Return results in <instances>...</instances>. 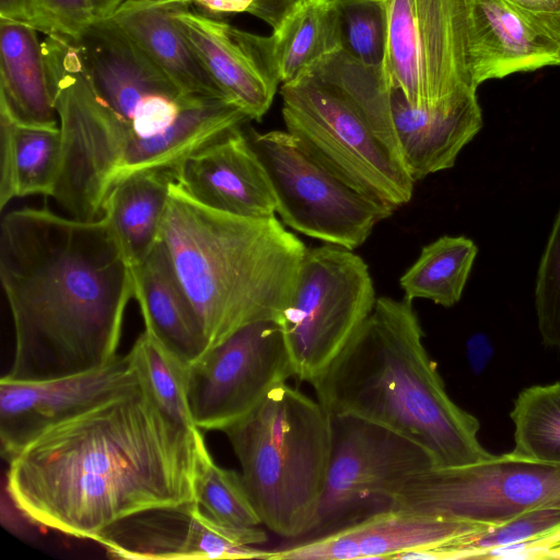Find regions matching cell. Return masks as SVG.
<instances>
[{
	"label": "cell",
	"instance_id": "6da1fadb",
	"mask_svg": "<svg viewBox=\"0 0 560 560\" xmlns=\"http://www.w3.org/2000/svg\"><path fill=\"white\" fill-rule=\"evenodd\" d=\"M203 434L141 380L48 428L11 460L5 490L32 524L95 540L135 514L196 501Z\"/></svg>",
	"mask_w": 560,
	"mask_h": 560
},
{
	"label": "cell",
	"instance_id": "7a4b0ae2",
	"mask_svg": "<svg viewBox=\"0 0 560 560\" xmlns=\"http://www.w3.org/2000/svg\"><path fill=\"white\" fill-rule=\"evenodd\" d=\"M0 232V280L14 329L12 365L1 378L56 380L112 362L133 280L108 220L22 208L2 218Z\"/></svg>",
	"mask_w": 560,
	"mask_h": 560
},
{
	"label": "cell",
	"instance_id": "3957f363",
	"mask_svg": "<svg viewBox=\"0 0 560 560\" xmlns=\"http://www.w3.org/2000/svg\"><path fill=\"white\" fill-rule=\"evenodd\" d=\"M412 301L377 298L370 315L311 383L317 401L393 430L425 448L435 468L494 455L478 440V419L448 396L424 343Z\"/></svg>",
	"mask_w": 560,
	"mask_h": 560
},
{
	"label": "cell",
	"instance_id": "277c9868",
	"mask_svg": "<svg viewBox=\"0 0 560 560\" xmlns=\"http://www.w3.org/2000/svg\"><path fill=\"white\" fill-rule=\"evenodd\" d=\"M160 241L199 318L208 351L248 324L278 322L307 249L276 217L245 218L210 208L176 179Z\"/></svg>",
	"mask_w": 560,
	"mask_h": 560
},
{
	"label": "cell",
	"instance_id": "5b68a950",
	"mask_svg": "<svg viewBox=\"0 0 560 560\" xmlns=\"http://www.w3.org/2000/svg\"><path fill=\"white\" fill-rule=\"evenodd\" d=\"M261 520L275 534L302 539L312 529L331 450V416L287 383L273 387L223 431Z\"/></svg>",
	"mask_w": 560,
	"mask_h": 560
},
{
	"label": "cell",
	"instance_id": "8992f818",
	"mask_svg": "<svg viewBox=\"0 0 560 560\" xmlns=\"http://www.w3.org/2000/svg\"><path fill=\"white\" fill-rule=\"evenodd\" d=\"M280 94L287 131L328 171L394 209L410 201L415 180L385 107L357 100L313 67Z\"/></svg>",
	"mask_w": 560,
	"mask_h": 560
},
{
	"label": "cell",
	"instance_id": "52a82bcc",
	"mask_svg": "<svg viewBox=\"0 0 560 560\" xmlns=\"http://www.w3.org/2000/svg\"><path fill=\"white\" fill-rule=\"evenodd\" d=\"M369 267L351 249L325 244L306 249L278 325L299 382L312 383L372 312Z\"/></svg>",
	"mask_w": 560,
	"mask_h": 560
},
{
	"label": "cell",
	"instance_id": "ba28073f",
	"mask_svg": "<svg viewBox=\"0 0 560 560\" xmlns=\"http://www.w3.org/2000/svg\"><path fill=\"white\" fill-rule=\"evenodd\" d=\"M330 416L331 450L325 486L314 525L302 539L393 510L401 483L434 467L425 448L393 430L353 416Z\"/></svg>",
	"mask_w": 560,
	"mask_h": 560
},
{
	"label": "cell",
	"instance_id": "9c48e42d",
	"mask_svg": "<svg viewBox=\"0 0 560 560\" xmlns=\"http://www.w3.org/2000/svg\"><path fill=\"white\" fill-rule=\"evenodd\" d=\"M384 72L420 108H452L476 96L468 61L467 0H386Z\"/></svg>",
	"mask_w": 560,
	"mask_h": 560
},
{
	"label": "cell",
	"instance_id": "30bf717a",
	"mask_svg": "<svg viewBox=\"0 0 560 560\" xmlns=\"http://www.w3.org/2000/svg\"><path fill=\"white\" fill-rule=\"evenodd\" d=\"M538 509H560V465L508 453L415 474L398 488L393 505V510L490 526Z\"/></svg>",
	"mask_w": 560,
	"mask_h": 560
},
{
	"label": "cell",
	"instance_id": "8fae6325",
	"mask_svg": "<svg viewBox=\"0 0 560 560\" xmlns=\"http://www.w3.org/2000/svg\"><path fill=\"white\" fill-rule=\"evenodd\" d=\"M262 162L284 225L353 250L394 208L368 197L328 171L287 130L247 135Z\"/></svg>",
	"mask_w": 560,
	"mask_h": 560
},
{
	"label": "cell",
	"instance_id": "7c38bea8",
	"mask_svg": "<svg viewBox=\"0 0 560 560\" xmlns=\"http://www.w3.org/2000/svg\"><path fill=\"white\" fill-rule=\"evenodd\" d=\"M291 377L294 370L278 323L248 324L189 366L194 423L200 430L223 431Z\"/></svg>",
	"mask_w": 560,
	"mask_h": 560
},
{
	"label": "cell",
	"instance_id": "4fadbf2b",
	"mask_svg": "<svg viewBox=\"0 0 560 560\" xmlns=\"http://www.w3.org/2000/svg\"><path fill=\"white\" fill-rule=\"evenodd\" d=\"M71 38L95 93L137 138L167 130L197 97L182 92L110 16Z\"/></svg>",
	"mask_w": 560,
	"mask_h": 560
},
{
	"label": "cell",
	"instance_id": "5bb4252c",
	"mask_svg": "<svg viewBox=\"0 0 560 560\" xmlns=\"http://www.w3.org/2000/svg\"><path fill=\"white\" fill-rule=\"evenodd\" d=\"M268 536L256 527L224 525L197 503L148 510L106 528L95 541L119 559H264Z\"/></svg>",
	"mask_w": 560,
	"mask_h": 560
},
{
	"label": "cell",
	"instance_id": "9a60e30c",
	"mask_svg": "<svg viewBox=\"0 0 560 560\" xmlns=\"http://www.w3.org/2000/svg\"><path fill=\"white\" fill-rule=\"evenodd\" d=\"M129 353L79 375L36 382L0 380V445L9 462L31 441L114 394L138 383Z\"/></svg>",
	"mask_w": 560,
	"mask_h": 560
},
{
	"label": "cell",
	"instance_id": "2e32d148",
	"mask_svg": "<svg viewBox=\"0 0 560 560\" xmlns=\"http://www.w3.org/2000/svg\"><path fill=\"white\" fill-rule=\"evenodd\" d=\"M174 3L171 16L222 93L249 119L268 112L280 83L270 36H259Z\"/></svg>",
	"mask_w": 560,
	"mask_h": 560
},
{
	"label": "cell",
	"instance_id": "e0dca14e",
	"mask_svg": "<svg viewBox=\"0 0 560 560\" xmlns=\"http://www.w3.org/2000/svg\"><path fill=\"white\" fill-rule=\"evenodd\" d=\"M490 525L390 510L327 535L270 550L268 560L395 559L439 547Z\"/></svg>",
	"mask_w": 560,
	"mask_h": 560
},
{
	"label": "cell",
	"instance_id": "ac0fdd59",
	"mask_svg": "<svg viewBox=\"0 0 560 560\" xmlns=\"http://www.w3.org/2000/svg\"><path fill=\"white\" fill-rule=\"evenodd\" d=\"M176 182L194 199L238 217H275L277 200L269 175L241 127L190 154Z\"/></svg>",
	"mask_w": 560,
	"mask_h": 560
},
{
	"label": "cell",
	"instance_id": "d6986e66",
	"mask_svg": "<svg viewBox=\"0 0 560 560\" xmlns=\"http://www.w3.org/2000/svg\"><path fill=\"white\" fill-rule=\"evenodd\" d=\"M468 61L474 84L560 65V31L502 0H467Z\"/></svg>",
	"mask_w": 560,
	"mask_h": 560
},
{
	"label": "cell",
	"instance_id": "ffe728a7",
	"mask_svg": "<svg viewBox=\"0 0 560 560\" xmlns=\"http://www.w3.org/2000/svg\"><path fill=\"white\" fill-rule=\"evenodd\" d=\"M387 85L392 125L411 178L416 182L453 167L482 127L477 95L452 108L428 109L411 105L388 80Z\"/></svg>",
	"mask_w": 560,
	"mask_h": 560
},
{
	"label": "cell",
	"instance_id": "44dd1931",
	"mask_svg": "<svg viewBox=\"0 0 560 560\" xmlns=\"http://www.w3.org/2000/svg\"><path fill=\"white\" fill-rule=\"evenodd\" d=\"M131 272L144 331L184 364L192 365L208 352L207 338L160 240Z\"/></svg>",
	"mask_w": 560,
	"mask_h": 560
},
{
	"label": "cell",
	"instance_id": "7402d4cb",
	"mask_svg": "<svg viewBox=\"0 0 560 560\" xmlns=\"http://www.w3.org/2000/svg\"><path fill=\"white\" fill-rule=\"evenodd\" d=\"M37 32L30 25L0 19V112L21 124L57 126Z\"/></svg>",
	"mask_w": 560,
	"mask_h": 560
},
{
	"label": "cell",
	"instance_id": "603a6c76",
	"mask_svg": "<svg viewBox=\"0 0 560 560\" xmlns=\"http://www.w3.org/2000/svg\"><path fill=\"white\" fill-rule=\"evenodd\" d=\"M172 4L126 0L110 18L182 92L191 96L226 97L175 25Z\"/></svg>",
	"mask_w": 560,
	"mask_h": 560
},
{
	"label": "cell",
	"instance_id": "cb8c5ba5",
	"mask_svg": "<svg viewBox=\"0 0 560 560\" xmlns=\"http://www.w3.org/2000/svg\"><path fill=\"white\" fill-rule=\"evenodd\" d=\"M61 153L58 126L25 125L0 112V208L14 198L51 196Z\"/></svg>",
	"mask_w": 560,
	"mask_h": 560
},
{
	"label": "cell",
	"instance_id": "d4e9b609",
	"mask_svg": "<svg viewBox=\"0 0 560 560\" xmlns=\"http://www.w3.org/2000/svg\"><path fill=\"white\" fill-rule=\"evenodd\" d=\"M175 170L137 173L109 191L103 214L110 223L130 267L139 265L160 240Z\"/></svg>",
	"mask_w": 560,
	"mask_h": 560
},
{
	"label": "cell",
	"instance_id": "484cf974",
	"mask_svg": "<svg viewBox=\"0 0 560 560\" xmlns=\"http://www.w3.org/2000/svg\"><path fill=\"white\" fill-rule=\"evenodd\" d=\"M280 83L339 49L335 0H296L270 36Z\"/></svg>",
	"mask_w": 560,
	"mask_h": 560
},
{
	"label": "cell",
	"instance_id": "4316f807",
	"mask_svg": "<svg viewBox=\"0 0 560 560\" xmlns=\"http://www.w3.org/2000/svg\"><path fill=\"white\" fill-rule=\"evenodd\" d=\"M477 253L476 244L465 236L444 235L428 244L399 280L405 298L427 299L445 307L455 305Z\"/></svg>",
	"mask_w": 560,
	"mask_h": 560
},
{
	"label": "cell",
	"instance_id": "83f0119b",
	"mask_svg": "<svg viewBox=\"0 0 560 560\" xmlns=\"http://www.w3.org/2000/svg\"><path fill=\"white\" fill-rule=\"evenodd\" d=\"M510 417L514 424L510 456L560 465V382L524 388Z\"/></svg>",
	"mask_w": 560,
	"mask_h": 560
},
{
	"label": "cell",
	"instance_id": "f1b7e54d",
	"mask_svg": "<svg viewBox=\"0 0 560 560\" xmlns=\"http://www.w3.org/2000/svg\"><path fill=\"white\" fill-rule=\"evenodd\" d=\"M128 353L140 380L158 404L178 422L197 428L188 404L189 366L147 331L137 338Z\"/></svg>",
	"mask_w": 560,
	"mask_h": 560
},
{
	"label": "cell",
	"instance_id": "f546056e",
	"mask_svg": "<svg viewBox=\"0 0 560 560\" xmlns=\"http://www.w3.org/2000/svg\"><path fill=\"white\" fill-rule=\"evenodd\" d=\"M339 49L368 68L386 60L388 16L383 0H335Z\"/></svg>",
	"mask_w": 560,
	"mask_h": 560
},
{
	"label": "cell",
	"instance_id": "4dcf8cb0",
	"mask_svg": "<svg viewBox=\"0 0 560 560\" xmlns=\"http://www.w3.org/2000/svg\"><path fill=\"white\" fill-rule=\"evenodd\" d=\"M195 498L215 521L234 527H256L261 520L250 500L242 475L218 466L208 452L200 464Z\"/></svg>",
	"mask_w": 560,
	"mask_h": 560
},
{
	"label": "cell",
	"instance_id": "1f68e13d",
	"mask_svg": "<svg viewBox=\"0 0 560 560\" xmlns=\"http://www.w3.org/2000/svg\"><path fill=\"white\" fill-rule=\"evenodd\" d=\"M534 295L541 340L560 350V210L541 255Z\"/></svg>",
	"mask_w": 560,
	"mask_h": 560
},
{
	"label": "cell",
	"instance_id": "d6a6232c",
	"mask_svg": "<svg viewBox=\"0 0 560 560\" xmlns=\"http://www.w3.org/2000/svg\"><path fill=\"white\" fill-rule=\"evenodd\" d=\"M49 35L77 37L96 16L91 0H37Z\"/></svg>",
	"mask_w": 560,
	"mask_h": 560
},
{
	"label": "cell",
	"instance_id": "836d02e7",
	"mask_svg": "<svg viewBox=\"0 0 560 560\" xmlns=\"http://www.w3.org/2000/svg\"><path fill=\"white\" fill-rule=\"evenodd\" d=\"M0 19L30 25L45 35L50 34L37 0H0Z\"/></svg>",
	"mask_w": 560,
	"mask_h": 560
},
{
	"label": "cell",
	"instance_id": "e575fe53",
	"mask_svg": "<svg viewBox=\"0 0 560 560\" xmlns=\"http://www.w3.org/2000/svg\"><path fill=\"white\" fill-rule=\"evenodd\" d=\"M521 13L560 31V0H502Z\"/></svg>",
	"mask_w": 560,
	"mask_h": 560
},
{
	"label": "cell",
	"instance_id": "d590c367",
	"mask_svg": "<svg viewBox=\"0 0 560 560\" xmlns=\"http://www.w3.org/2000/svg\"><path fill=\"white\" fill-rule=\"evenodd\" d=\"M296 0H255L248 13L268 23L272 28Z\"/></svg>",
	"mask_w": 560,
	"mask_h": 560
},
{
	"label": "cell",
	"instance_id": "8d00e7d4",
	"mask_svg": "<svg viewBox=\"0 0 560 560\" xmlns=\"http://www.w3.org/2000/svg\"><path fill=\"white\" fill-rule=\"evenodd\" d=\"M491 357V346L485 335L478 334L467 342V358L475 373L481 372Z\"/></svg>",
	"mask_w": 560,
	"mask_h": 560
},
{
	"label": "cell",
	"instance_id": "74e56055",
	"mask_svg": "<svg viewBox=\"0 0 560 560\" xmlns=\"http://www.w3.org/2000/svg\"><path fill=\"white\" fill-rule=\"evenodd\" d=\"M255 0H195L199 7L211 13L248 12Z\"/></svg>",
	"mask_w": 560,
	"mask_h": 560
},
{
	"label": "cell",
	"instance_id": "f35d334b",
	"mask_svg": "<svg viewBox=\"0 0 560 560\" xmlns=\"http://www.w3.org/2000/svg\"><path fill=\"white\" fill-rule=\"evenodd\" d=\"M125 1L126 0H91L96 19L112 16Z\"/></svg>",
	"mask_w": 560,
	"mask_h": 560
},
{
	"label": "cell",
	"instance_id": "ab89813d",
	"mask_svg": "<svg viewBox=\"0 0 560 560\" xmlns=\"http://www.w3.org/2000/svg\"><path fill=\"white\" fill-rule=\"evenodd\" d=\"M142 1H152V2H161V3H179V4H188L190 2H195V0H142Z\"/></svg>",
	"mask_w": 560,
	"mask_h": 560
},
{
	"label": "cell",
	"instance_id": "60d3db41",
	"mask_svg": "<svg viewBox=\"0 0 560 560\" xmlns=\"http://www.w3.org/2000/svg\"><path fill=\"white\" fill-rule=\"evenodd\" d=\"M546 558H560V542L548 551Z\"/></svg>",
	"mask_w": 560,
	"mask_h": 560
},
{
	"label": "cell",
	"instance_id": "b9f144b4",
	"mask_svg": "<svg viewBox=\"0 0 560 560\" xmlns=\"http://www.w3.org/2000/svg\"><path fill=\"white\" fill-rule=\"evenodd\" d=\"M383 1H386V0H383Z\"/></svg>",
	"mask_w": 560,
	"mask_h": 560
}]
</instances>
